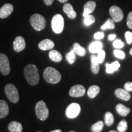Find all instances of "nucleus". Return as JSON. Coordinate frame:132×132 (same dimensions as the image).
I'll return each mask as SVG.
<instances>
[{"label": "nucleus", "instance_id": "obj_1", "mask_svg": "<svg viewBox=\"0 0 132 132\" xmlns=\"http://www.w3.org/2000/svg\"><path fill=\"white\" fill-rule=\"evenodd\" d=\"M24 75L29 85L35 86L39 82V74L37 67L34 64H29L24 69Z\"/></svg>", "mask_w": 132, "mask_h": 132}, {"label": "nucleus", "instance_id": "obj_2", "mask_svg": "<svg viewBox=\"0 0 132 132\" xmlns=\"http://www.w3.org/2000/svg\"><path fill=\"white\" fill-rule=\"evenodd\" d=\"M44 77L46 81L50 84H56L61 80V75L56 69L48 67L44 71Z\"/></svg>", "mask_w": 132, "mask_h": 132}, {"label": "nucleus", "instance_id": "obj_3", "mask_svg": "<svg viewBox=\"0 0 132 132\" xmlns=\"http://www.w3.org/2000/svg\"><path fill=\"white\" fill-rule=\"evenodd\" d=\"M30 23L32 27L36 31H40L45 29L46 26V20L42 15L35 14L31 16Z\"/></svg>", "mask_w": 132, "mask_h": 132}, {"label": "nucleus", "instance_id": "obj_4", "mask_svg": "<svg viewBox=\"0 0 132 132\" xmlns=\"http://www.w3.org/2000/svg\"><path fill=\"white\" fill-rule=\"evenodd\" d=\"M35 111L37 118L40 120H45L48 117V108H47L45 102L42 100L39 101L36 103Z\"/></svg>", "mask_w": 132, "mask_h": 132}, {"label": "nucleus", "instance_id": "obj_5", "mask_svg": "<svg viewBox=\"0 0 132 132\" xmlns=\"http://www.w3.org/2000/svg\"><path fill=\"white\" fill-rule=\"evenodd\" d=\"M5 93L7 98L12 103H17L19 100V94L17 89L12 84H7L5 86Z\"/></svg>", "mask_w": 132, "mask_h": 132}, {"label": "nucleus", "instance_id": "obj_6", "mask_svg": "<svg viewBox=\"0 0 132 132\" xmlns=\"http://www.w3.org/2000/svg\"><path fill=\"white\" fill-rule=\"evenodd\" d=\"M64 26V18L61 14H56L52 20L53 31L56 34H60L62 32Z\"/></svg>", "mask_w": 132, "mask_h": 132}, {"label": "nucleus", "instance_id": "obj_7", "mask_svg": "<svg viewBox=\"0 0 132 132\" xmlns=\"http://www.w3.org/2000/svg\"><path fill=\"white\" fill-rule=\"evenodd\" d=\"M11 71L9 61L7 56L0 53V72L4 75H9Z\"/></svg>", "mask_w": 132, "mask_h": 132}, {"label": "nucleus", "instance_id": "obj_8", "mask_svg": "<svg viewBox=\"0 0 132 132\" xmlns=\"http://www.w3.org/2000/svg\"><path fill=\"white\" fill-rule=\"evenodd\" d=\"M81 111V107L78 103H72L70 104L66 109L65 114L68 118L73 119L77 118Z\"/></svg>", "mask_w": 132, "mask_h": 132}, {"label": "nucleus", "instance_id": "obj_9", "mask_svg": "<svg viewBox=\"0 0 132 132\" xmlns=\"http://www.w3.org/2000/svg\"><path fill=\"white\" fill-rule=\"evenodd\" d=\"M110 14L111 15L112 20L115 22H119L123 19V12L122 10L117 6H113L110 7Z\"/></svg>", "mask_w": 132, "mask_h": 132}, {"label": "nucleus", "instance_id": "obj_10", "mask_svg": "<svg viewBox=\"0 0 132 132\" xmlns=\"http://www.w3.org/2000/svg\"><path fill=\"white\" fill-rule=\"evenodd\" d=\"M86 92L85 87L81 85H76L72 86L69 90V95L72 97H82Z\"/></svg>", "mask_w": 132, "mask_h": 132}, {"label": "nucleus", "instance_id": "obj_11", "mask_svg": "<svg viewBox=\"0 0 132 132\" xmlns=\"http://www.w3.org/2000/svg\"><path fill=\"white\" fill-rule=\"evenodd\" d=\"M26 43L24 38L21 36L16 37L14 41V49L16 52H20L25 48Z\"/></svg>", "mask_w": 132, "mask_h": 132}, {"label": "nucleus", "instance_id": "obj_12", "mask_svg": "<svg viewBox=\"0 0 132 132\" xmlns=\"http://www.w3.org/2000/svg\"><path fill=\"white\" fill-rule=\"evenodd\" d=\"M14 11V6L11 4L7 3L4 4L0 9V18L1 19H6L12 14Z\"/></svg>", "mask_w": 132, "mask_h": 132}, {"label": "nucleus", "instance_id": "obj_13", "mask_svg": "<svg viewBox=\"0 0 132 132\" xmlns=\"http://www.w3.org/2000/svg\"><path fill=\"white\" fill-rule=\"evenodd\" d=\"M96 7V3L93 1H89L86 3L84 6V12L82 14L84 17L86 16L94 11Z\"/></svg>", "mask_w": 132, "mask_h": 132}, {"label": "nucleus", "instance_id": "obj_14", "mask_svg": "<svg viewBox=\"0 0 132 132\" xmlns=\"http://www.w3.org/2000/svg\"><path fill=\"white\" fill-rule=\"evenodd\" d=\"M38 46H39V48L41 50H49L53 48L54 47V43L50 39H46L41 41Z\"/></svg>", "mask_w": 132, "mask_h": 132}, {"label": "nucleus", "instance_id": "obj_15", "mask_svg": "<svg viewBox=\"0 0 132 132\" xmlns=\"http://www.w3.org/2000/svg\"><path fill=\"white\" fill-rule=\"evenodd\" d=\"M115 95L118 98L124 100V101H128L130 99V94L129 92L125 90V89H117L115 90Z\"/></svg>", "mask_w": 132, "mask_h": 132}, {"label": "nucleus", "instance_id": "obj_16", "mask_svg": "<svg viewBox=\"0 0 132 132\" xmlns=\"http://www.w3.org/2000/svg\"><path fill=\"white\" fill-rule=\"evenodd\" d=\"M63 11L70 19H75L77 17V13L70 3H66L64 5Z\"/></svg>", "mask_w": 132, "mask_h": 132}, {"label": "nucleus", "instance_id": "obj_17", "mask_svg": "<svg viewBox=\"0 0 132 132\" xmlns=\"http://www.w3.org/2000/svg\"><path fill=\"white\" fill-rule=\"evenodd\" d=\"M9 112L7 103L3 100H0V119L6 118Z\"/></svg>", "mask_w": 132, "mask_h": 132}, {"label": "nucleus", "instance_id": "obj_18", "mask_svg": "<svg viewBox=\"0 0 132 132\" xmlns=\"http://www.w3.org/2000/svg\"><path fill=\"white\" fill-rule=\"evenodd\" d=\"M103 48V44L100 41H95L90 44L89 50L91 53H98Z\"/></svg>", "mask_w": 132, "mask_h": 132}, {"label": "nucleus", "instance_id": "obj_19", "mask_svg": "<svg viewBox=\"0 0 132 132\" xmlns=\"http://www.w3.org/2000/svg\"><path fill=\"white\" fill-rule=\"evenodd\" d=\"M8 130L11 132H22L23 127L19 122L12 121L8 125Z\"/></svg>", "mask_w": 132, "mask_h": 132}, {"label": "nucleus", "instance_id": "obj_20", "mask_svg": "<svg viewBox=\"0 0 132 132\" xmlns=\"http://www.w3.org/2000/svg\"><path fill=\"white\" fill-rule=\"evenodd\" d=\"M49 57L52 61L55 62H59L62 61V56L59 52L55 50H52L49 53Z\"/></svg>", "mask_w": 132, "mask_h": 132}, {"label": "nucleus", "instance_id": "obj_21", "mask_svg": "<svg viewBox=\"0 0 132 132\" xmlns=\"http://www.w3.org/2000/svg\"><path fill=\"white\" fill-rule=\"evenodd\" d=\"M90 62H91V71L94 74H97L99 72L100 67L99 62L97 60L96 56L92 55L90 56Z\"/></svg>", "mask_w": 132, "mask_h": 132}, {"label": "nucleus", "instance_id": "obj_22", "mask_svg": "<svg viewBox=\"0 0 132 132\" xmlns=\"http://www.w3.org/2000/svg\"><path fill=\"white\" fill-rule=\"evenodd\" d=\"M105 66H106V72L107 73H113L115 71L118 70L120 65L118 61H114L111 64L106 63L105 64Z\"/></svg>", "mask_w": 132, "mask_h": 132}, {"label": "nucleus", "instance_id": "obj_23", "mask_svg": "<svg viewBox=\"0 0 132 132\" xmlns=\"http://www.w3.org/2000/svg\"><path fill=\"white\" fill-rule=\"evenodd\" d=\"M116 109L117 112L122 116H126L130 112V109L129 108L125 106V105L121 103L118 104L116 106Z\"/></svg>", "mask_w": 132, "mask_h": 132}, {"label": "nucleus", "instance_id": "obj_24", "mask_svg": "<svg viewBox=\"0 0 132 132\" xmlns=\"http://www.w3.org/2000/svg\"><path fill=\"white\" fill-rule=\"evenodd\" d=\"M100 92V87L97 85H93L90 86L87 90V95L90 98H94Z\"/></svg>", "mask_w": 132, "mask_h": 132}, {"label": "nucleus", "instance_id": "obj_25", "mask_svg": "<svg viewBox=\"0 0 132 132\" xmlns=\"http://www.w3.org/2000/svg\"><path fill=\"white\" fill-rule=\"evenodd\" d=\"M73 50L75 54L80 56H84L86 53V51L85 48L81 47L78 43H75L73 45Z\"/></svg>", "mask_w": 132, "mask_h": 132}, {"label": "nucleus", "instance_id": "obj_26", "mask_svg": "<svg viewBox=\"0 0 132 132\" xmlns=\"http://www.w3.org/2000/svg\"><path fill=\"white\" fill-rule=\"evenodd\" d=\"M105 123L107 126H111L114 123V116L110 112H106L105 114Z\"/></svg>", "mask_w": 132, "mask_h": 132}, {"label": "nucleus", "instance_id": "obj_27", "mask_svg": "<svg viewBox=\"0 0 132 132\" xmlns=\"http://www.w3.org/2000/svg\"><path fill=\"white\" fill-rule=\"evenodd\" d=\"M115 28L114 21L111 19H108L107 21L105 22V23L103 24L101 26V29L103 30H105V29H113Z\"/></svg>", "mask_w": 132, "mask_h": 132}, {"label": "nucleus", "instance_id": "obj_28", "mask_svg": "<svg viewBox=\"0 0 132 132\" xmlns=\"http://www.w3.org/2000/svg\"><path fill=\"white\" fill-rule=\"evenodd\" d=\"M104 126L103 122L101 120L97 122L91 127V130L92 132H101Z\"/></svg>", "mask_w": 132, "mask_h": 132}, {"label": "nucleus", "instance_id": "obj_29", "mask_svg": "<svg viewBox=\"0 0 132 132\" xmlns=\"http://www.w3.org/2000/svg\"><path fill=\"white\" fill-rule=\"evenodd\" d=\"M66 59L70 64H73L76 60V54L73 50H71L70 52L66 54Z\"/></svg>", "mask_w": 132, "mask_h": 132}, {"label": "nucleus", "instance_id": "obj_30", "mask_svg": "<svg viewBox=\"0 0 132 132\" xmlns=\"http://www.w3.org/2000/svg\"><path fill=\"white\" fill-rule=\"evenodd\" d=\"M128 128L127 122L125 119L122 120L119 123L118 126V130L119 132H125L127 131Z\"/></svg>", "mask_w": 132, "mask_h": 132}, {"label": "nucleus", "instance_id": "obj_31", "mask_svg": "<svg viewBox=\"0 0 132 132\" xmlns=\"http://www.w3.org/2000/svg\"><path fill=\"white\" fill-rule=\"evenodd\" d=\"M95 21V17L93 15H89L85 17V20H84V24L86 26H88L91 25L92 24H93Z\"/></svg>", "mask_w": 132, "mask_h": 132}, {"label": "nucleus", "instance_id": "obj_32", "mask_svg": "<svg viewBox=\"0 0 132 132\" xmlns=\"http://www.w3.org/2000/svg\"><path fill=\"white\" fill-rule=\"evenodd\" d=\"M113 53H114V55L116 57H118V58H119V59H123L125 58V53L123 52V51L120 50H119V49L115 50H114Z\"/></svg>", "mask_w": 132, "mask_h": 132}, {"label": "nucleus", "instance_id": "obj_33", "mask_svg": "<svg viewBox=\"0 0 132 132\" xmlns=\"http://www.w3.org/2000/svg\"><path fill=\"white\" fill-rule=\"evenodd\" d=\"M97 60L99 64L103 63L104 61V59L105 58V52L103 50H101L100 52H98V55H97Z\"/></svg>", "mask_w": 132, "mask_h": 132}, {"label": "nucleus", "instance_id": "obj_34", "mask_svg": "<svg viewBox=\"0 0 132 132\" xmlns=\"http://www.w3.org/2000/svg\"><path fill=\"white\" fill-rule=\"evenodd\" d=\"M113 47L116 49H120L122 48L124 46V44L123 42L120 40V39H116V40L114 41L113 42Z\"/></svg>", "mask_w": 132, "mask_h": 132}, {"label": "nucleus", "instance_id": "obj_35", "mask_svg": "<svg viewBox=\"0 0 132 132\" xmlns=\"http://www.w3.org/2000/svg\"><path fill=\"white\" fill-rule=\"evenodd\" d=\"M125 39L128 44H131L132 43V32L130 31H127L125 34Z\"/></svg>", "mask_w": 132, "mask_h": 132}, {"label": "nucleus", "instance_id": "obj_36", "mask_svg": "<svg viewBox=\"0 0 132 132\" xmlns=\"http://www.w3.org/2000/svg\"><path fill=\"white\" fill-rule=\"evenodd\" d=\"M127 24L130 29H132V12H130L128 15L127 19Z\"/></svg>", "mask_w": 132, "mask_h": 132}, {"label": "nucleus", "instance_id": "obj_37", "mask_svg": "<svg viewBox=\"0 0 132 132\" xmlns=\"http://www.w3.org/2000/svg\"><path fill=\"white\" fill-rule=\"evenodd\" d=\"M104 36H105V34H104L103 32H97L94 34V39H96V40H100V39H103Z\"/></svg>", "mask_w": 132, "mask_h": 132}, {"label": "nucleus", "instance_id": "obj_38", "mask_svg": "<svg viewBox=\"0 0 132 132\" xmlns=\"http://www.w3.org/2000/svg\"><path fill=\"white\" fill-rule=\"evenodd\" d=\"M124 89L128 92L132 91V82H127L124 85Z\"/></svg>", "mask_w": 132, "mask_h": 132}, {"label": "nucleus", "instance_id": "obj_39", "mask_svg": "<svg viewBox=\"0 0 132 132\" xmlns=\"http://www.w3.org/2000/svg\"><path fill=\"white\" fill-rule=\"evenodd\" d=\"M44 3L47 6H51L54 2V0H44Z\"/></svg>", "mask_w": 132, "mask_h": 132}, {"label": "nucleus", "instance_id": "obj_40", "mask_svg": "<svg viewBox=\"0 0 132 132\" xmlns=\"http://www.w3.org/2000/svg\"><path fill=\"white\" fill-rule=\"evenodd\" d=\"M116 35L115 34H110V35H109L108 39L110 40L113 41L116 39Z\"/></svg>", "mask_w": 132, "mask_h": 132}, {"label": "nucleus", "instance_id": "obj_41", "mask_svg": "<svg viewBox=\"0 0 132 132\" xmlns=\"http://www.w3.org/2000/svg\"><path fill=\"white\" fill-rule=\"evenodd\" d=\"M50 132H62V131L61 130H59V129H57V130H53V131H50Z\"/></svg>", "mask_w": 132, "mask_h": 132}, {"label": "nucleus", "instance_id": "obj_42", "mask_svg": "<svg viewBox=\"0 0 132 132\" xmlns=\"http://www.w3.org/2000/svg\"><path fill=\"white\" fill-rule=\"evenodd\" d=\"M58 1H59V2H61V3H65V2H67V1H68V0H58Z\"/></svg>", "mask_w": 132, "mask_h": 132}, {"label": "nucleus", "instance_id": "obj_43", "mask_svg": "<svg viewBox=\"0 0 132 132\" xmlns=\"http://www.w3.org/2000/svg\"><path fill=\"white\" fill-rule=\"evenodd\" d=\"M130 54H131V55H132V48L130 49Z\"/></svg>", "mask_w": 132, "mask_h": 132}, {"label": "nucleus", "instance_id": "obj_44", "mask_svg": "<svg viewBox=\"0 0 132 132\" xmlns=\"http://www.w3.org/2000/svg\"><path fill=\"white\" fill-rule=\"evenodd\" d=\"M109 132H118L116 131H114V130H111V131H110Z\"/></svg>", "mask_w": 132, "mask_h": 132}, {"label": "nucleus", "instance_id": "obj_45", "mask_svg": "<svg viewBox=\"0 0 132 132\" xmlns=\"http://www.w3.org/2000/svg\"><path fill=\"white\" fill-rule=\"evenodd\" d=\"M69 132H76L75 131H69Z\"/></svg>", "mask_w": 132, "mask_h": 132}, {"label": "nucleus", "instance_id": "obj_46", "mask_svg": "<svg viewBox=\"0 0 132 132\" xmlns=\"http://www.w3.org/2000/svg\"><path fill=\"white\" fill-rule=\"evenodd\" d=\"M38 132H40V131H38Z\"/></svg>", "mask_w": 132, "mask_h": 132}]
</instances>
